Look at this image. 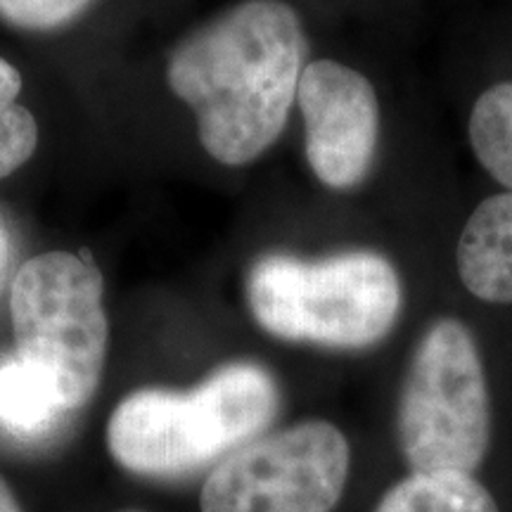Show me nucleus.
<instances>
[{
	"mask_svg": "<svg viewBox=\"0 0 512 512\" xmlns=\"http://www.w3.org/2000/svg\"><path fill=\"white\" fill-rule=\"evenodd\" d=\"M467 136L486 174L512 192V81L479 95L467 119Z\"/></svg>",
	"mask_w": 512,
	"mask_h": 512,
	"instance_id": "obj_11",
	"label": "nucleus"
},
{
	"mask_svg": "<svg viewBox=\"0 0 512 512\" xmlns=\"http://www.w3.org/2000/svg\"><path fill=\"white\" fill-rule=\"evenodd\" d=\"M491 439L489 387L472 332L456 318L430 325L399 401V441L413 472L472 475Z\"/></svg>",
	"mask_w": 512,
	"mask_h": 512,
	"instance_id": "obj_5",
	"label": "nucleus"
},
{
	"mask_svg": "<svg viewBox=\"0 0 512 512\" xmlns=\"http://www.w3.org/2000/svg\"><path fill=\"white\" fill-rule=\"evenodd\" d=\"M0 254H3V235H0Z\"/></svg>",
	"mask_w": 512,
	"mask_h": 512,
	"instance_id": "obj_15",
	"label": "nucleus"
},
{
	"mask_svg": "<svg viewBox=\"0 0 512 512\" xmlns=\"http://www.w3.org/2000/svg\"><path fill=\"white\" fill-rule=\"evenodd\" d=\"M0 512H22L15 501V496H12L10 486L5 484L3 477H0Z\"/></svg>",
	"mask_w": 512,
	"mask_h": 512,
	"instance_id": "obj_14",
	"label": "nucleus"
},
{
	"mask_svg": "<svg viewBox=\"0 0 512 512\" xmlns=\"http://www.w3.org/2000/svg\"><path fill=\"white\" fill-rule=\"evenodd\" d=\"M62 408L53 384L22 358H0V427L19 437L48 432Z\"/></svg>",
	"mask_w": 512,
	"mask_h": 512,
	"instance_id": "obj_10",
	"label": "nucleus"
},
{
	"mask_svg": "<svg viewBox=\"0 0 512 512\" xmlns=\"http://www.w3.org/2000/svg\"><path fill=\"white\" fill-rule=\"evenodd\" d=\"M297 105L306 128V159L325 188L366 181L380 143V102L366 76L349 64L316 60L304 67Z\"/></svg>",
	"mask_w": 512,
	"mask_h": 512,
	"instance_id": "obj_7",
	"label": "nucleus"
},
{
	"mask_svg": "<svg viewBox=\"0 0 512 512\" xmlns=\"http://www.w3.org/2000/svg\"><path fill=\"white\" fill-rule=\"evenodd\" d=\"M22 76L0 57V178L15 174L34 157L38 126L34 114L19 105Z\"/></svg>",
	"mask_w": 512,
	"mask_h": 512,
	"instance_id": "obj_12",
	"label": "nucleus"
},
{
	"mask_svg": "<svg viewBox=\"0 0 512 512\" xmlns=\"http://www.w3.org/2000/svg\"><path fill=\"white\" fill-rule=\"evenodd\" d=\"M375 512H498L494 496L465 472H413L384 494Z\"/></svg>",
	"mask_w": 512,
	"mask_h": 512,
	"instance_id": "obj_9",
	"label": "nucleus"
},
{
	"mask_svg": "<svg viewBox=\"0 0 512 512\" xmlns=\"http://www.w3.org/2000/svg\"><path fill=\"white\" fill-rule=\"evenodd\" d=\"M15 356L53 384L64 411L98 392L107 356V316L98 266L69 252L24 261L10 285Z\"/></svg>",
	"mask_w": 512,
	"mask_h": 512,
	"instance_id": "obj_4",
	"label": "nucleus"
},
{
	"mask_svg": "<svg viewBox=\"0 0 512 512\" xmlns=\"http://www.w3.org/2000/svg\"><path fill=\"white\" fill-rule=\"evenodd\" d=\"M247 304L273 337L366 349L392 332L403 287L392 261L370 249L318 261L271 254L247 275Z\"/></svg>",
	"mask_w": 512,
	"mask_h": 512,
	"instance_id": "obj_3",
	"label": "nucleus"
},
{
	"mask_svg": "<svg viewBox=\"0 0 512 512\" xmlns=\"http://www.w3.org/2000/svg\"><path fill=\"white\" fill-rule=\"evenodd\" d=\"M93 0H0V19L27 31H48L69 24Z\"/></svg>",
	"mask_w": 512,
	"mask_h": 512,
	"instance_id": "obj_13",
	"label": "nucleus"
},
{
	"mask_svg": "<svg viewBox=\"0 0 512 512\" xmlns=\"http://www.w3.org/2000/svg\"><path fill=\"white\" fill-rule=\"evenodd\" d=\"M349 441L306 420L235 448L207 477L202 512H332L347 486Z\"/></svg>",
	"mask_w": 512,
	"mask_h": 512,
	"instance_id": "obj_6",
	"label": "nucleus"
},
{
	"mask_svg": "<svg viewBox=\"0 0 512 512\" xmlns=\"http://www.w3.org/2000/svg\"><path fill=\"white\" fill-rule=\"evenodd\" d=\"M124 512H138V510H124Z\"/></svg>",
	"mask_w": 512,
	"mask_h": 512,
	"instance_id": "obj_16",
	"label": "nucleus"
},
{
	"mask_svg": "<svg viewBox=\"0 0 512 512\" xmlns=\"http://www.w3.org/2000/svg\"><path fill=\"white\" fill-rule=\"evenodd\" d=\"M460 283L489 304H512V192L479 202L456 245Z\"/></svg>",
	"mask_w": 512,
	"mask_h": 512,
	"instance_id": "obj_8",
	"label": "nucleus"
},
{
	"mask_svg": "<svg viewBox=\"0 0 512 512\" xmlns=\"http://www.w3.org/2000/svg\"><path fill=\"white\" fill-rule=\"evenodd\" d=\"M306 46L302 19L285 0H242L178 43L166 81L195 112L209 157L245 166L280 138Z\"/></svg>",
	"mask_w": 512,
	"mask_h": 512,
	"instance_id": "obj_1",
	"label": "nucleus"
},
{
	"mask_svg": "<svg viewBox=\"0 0 512 512\" xmlns=\"http://www.w3.org/2000/svg\"><path fill=\"white\" fill-rule=\"evenodd\" d=\"M278 406V387L268 370L230 363L190 392L128 394L107 425V446L112 458L136 475H185L256 439Z\"/></svg>",
	"mask_w": 512,
	"mask_h": 512,
	"instance_id": "obj_2",
	"label": "nucleus"
}]
</instances>
